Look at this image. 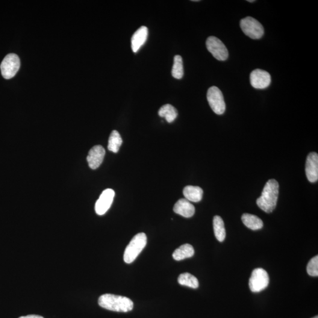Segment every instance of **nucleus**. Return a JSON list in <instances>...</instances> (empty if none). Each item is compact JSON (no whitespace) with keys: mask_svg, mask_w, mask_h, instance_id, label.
Listing matches in <instances>:
<instances>
[{"mask_svg":"<svg viewBox=\"0 0 318 318\" xmlns=\"http://www.w3.org/2000/svg\"><path fill=\"white\" fill-rule=\"evenodd\" d=\"M240 26L244 33L252 39H259L264 35L263 26L251 17H247L241 20Z\"/></svg>","mask_w":318,"mask_h":318,"instance_id":"obj_4","label":"nucleus"},{"mask_svg":"<svg viewBox=\"0 0 318 318\" xmlns=\"http://www.w3.org/2000/svg\"><path fill=\"white\" fill-rule=\"evenodd\" d=\"M173 211L177 214L188 218L193 216L195 212V208L187 199H181L176 203L174 206Z\"/></svg>","mask_w":318,"mask_h":318,"instance_id":"obj_14","label":"nucleus"},{"mask_svg":"<svg viewBox=\"0 0 318 318\" xmlns=\"http://www.w3.org/2000/svg\"><path fill=\"white\" fill-rule=\"evenodd\" d=\"M307 272L311 276H318V256H315L309 261L307 265Z\"/></svg>","mask_w":318,"mask_h":318,"instance_id":"obj_23","label":"nucleus"},{"mask_svg":"<svg viewBox=\"0 0 318 318\" xmlns=\"http://www.w3.org/2000/svg\"><path fill=\"white\" fill-rule=\"evenodd\" d=\"M114 196V191L111 188L103 191L96 203L95 211L97 214L103 215L107 212L113 202Z\"/></svg>","mask_w":318,"mask_h":318,"instance_id":"obj_10","label":"nucleus"},{"mask_svg":"<svg viewBox=\"0 0 318 318\" xmlns=\"http://www.w3.org/2000/svg\"><path fill=\"white\" fill-rule=\"evenodd\" d=\"M159 116L164 117L168 123H172L178 117V113L176 109L171 105H165L159 109Z\"/></svg>","mask_w":318,"mask_h":318,"instance_id":"obj_19","label":"nucleus"},{"mask_svg":"<svg viewBox=\"0 0 318 318\" xmlns=\"http://www.w3.org/2000/svg\"><path fill=\"white\" fill-rule=\"evenodd\" d=\"M247 1L250 2H255V0H252V1H250V0H249V1Z\"/></svg>","mask_w":318,"mask_h":318,"instance_id":"obj_25","label":"nucleus"},{"mask_svg":"<svg viewBox=\"0 0 318 318\" xmlns=\"http://www.w3.org/2000/svg\"><path fill=\"white\" fill-rule=\"evenodd\" d=\"M312 318H318V316H316V317H315Z\"/></svg>","mask_w":318,"mask_h":318,"instance_id":"obj_26","label":"nucleus"},{"mask_svg":"<svg viewBox=\"0 0 318 318\" xmlns=\"http://www.w3.org/2000/svg\"><path fill=\"white\" fill-rule=\"evenodd\" d=\"M207 99L212 110L218 115L225 113L226 105L223 94L219 88L212 86L209 88L207 93Z\"/></svg>","mask_w":318,"mask_h":318,"instance_id":"obj_6","label":"nucleus"},{"mask_svg":"<svg viewBox=\"0 0 318 318\" xmlns=\"http://www.w3.org/2000/svg\"><path fill=\"white\" fill-rule=\"evenodd\" d=\"M279 195V184L275 179H270L265 185L260 197L256 200L258 207L267 213L275 209Z\"/></svg>","mask_w":318,"mask_h":318,"instance_id":"obj_1","label":"nucleus"},{"mask_svg":"<svg viewBox=\"0 0 318 318\" xmlns=\"http://www.w3.org/2000/svg\"><path fill=\"white\" fill-rule=\"evenodd\" d=\"M122 143V138L121 137L119 132L117 131H113L111 132L110 137H109L108 149L112 152L116 153L119 152Z\"/></svg>","mask_w":318,"mask_h":318,"instance_id":"obj_21","label":"nucleus"},{"mask_svg":"<svg viewBox=\"0 0 318 318\" xmlns=\"http://www.w3.org/2000/svg\"><path fill=\"white\" fill-rule=\"evenodd\" d=\"M99 305L107 310L128 312L133 309V302L128 297L116 295L113 294H105L100 296Z\"/></svg>","mask_w":318,"mask_h":318,"instance_id":"obj_2","label":"nucleus"},{"mask_svg":"<svg viewBox=\"0 0 318 318\" xmlns=\"http://www.w3.org/2000/svg\"><path fill=\"white\" fill-rule=\"evenodd\" d=\"M269 277L266 271L262 268H256L253 270L249 279V288L253 292H260L267 287Z\"/></svg>","mask_w":318,"mask_h":318,"instance_id":"obj_5","label":"nucleus"},{"mask_svg":"<svg viewBox=\"0 0 318 318\" xmlns=\"http://www.w3.org/2000/svg\"><path fill=\"white\" fill-rule=\"evenodd\" d=\"M206 47L213 57L219 61L228 59L229 53L225 44L216 37H209L206 40Z\"/></svg>","mask_w":318,"mask_h":318,"instance_id":"obj_8","label":"nucleus"},{"mask_svg":"<svg viewBox=\"0 0 318 318\" xmlns=\"http://www.w3.org/2000/svg\"><path fill=\"white\" fill-rule=\"evenodd\" d=\"M194 254L193 247L190 244H183L176 249L173 253V258L175 260L180 261L186 258L192 257Z\"/></svg>","mask_w":318,"mask_h":318,"instance_id":"obj_17","label":"nucleus"},{"mask_svg":"<svg viewBox=\"0 0 318 318\" xmlns=\"http://www.w3.org/2000/svg\"><path fill=\"white\" fill-rule=\"evenodd\" d=\"M185 199L192 202H199L202 199L203 191L202 188L193 186H187L184 188Z\"/></svg>","mask_w":318,"mask_h":318,"instance_id":"obj_15","label":"nucleus"},{"mask_svg":"<svg viewBox=\"0 0 318 318\" xmlns=\"http://www.w3.org/2000/svg\"><path fill=\"white\" fill-rule=\"evenodd\" d=\"M213 229L215 237L218 241H223L226 238V230L225 223L222 217L219 216H215L213 218Z\"/></svg>","mask_w":318,"mask_h":318,"instance_id":"obj_18","label":"nucleus"},{"mask_svg":"<svg viewBox=\"0 0 318 318\" xmlns=\"http://www.w3.org/2000/svg\"><path fill=\"white\" fill-rule=\"evenodd\" d=\"M172 75L173 78L176 79H181L184 76V64H183V59L181 55H177L174 57Z\"/></svg>","mask_w":318,"mask_h":318,"instance_id":"obj_22","label":"nucleus"},{"mask_svg":"<svg viewBox=\"0 0 318 318\" xmlns=\"http://www.w3.org/2000/svg\"><path fill=\"white\" fill-rule=\"evenodd\" d=\"M250 82L256 89H264L269 86L271 77L269 73L261 69H256L250 73Z\"/></svg>","mask_w":318,"mask_h":318,"instance_id":"obj_9","label":"nucleus"},{"mask_svg":"<svg viewBox=\"0 0 318 318\" xmlns=\"http://www.w3.org/2000/svg\"><path fill=\"white\" fill-rule=\"evenodd\" d=\"M148 36V29L145 26H141L132 35L131 39V46L132 52L137 53L146 43Z\"/></svg>","mask_w":318,"mask_h":318,"instance_id":"obj_13","label":"nucleus"},{"mask_svg":"<svg viewBox=\"0 0 318 318\" xmlns=\"http://www.w3.org/2000/svg\"><path fill=\"white\" fill-rule=\"evenodd\" d=\"M306 175L308 181L311 183L318 181V155L317 153H309L306 161Z\"/></svg>","mask_w":318,"mask_h":318,"instance_id":"obj_11","label":"nucleus"},{"mask_svg":"<svg viewBox=\"0 0 318 318\" xmlns=\"http://www.w3.org/2000/svg\"><path fill=\"white\" fill-rule=\"evenodd\" d=\"M105 150L103 146L97 145L88 152L87 160L91 169H96L102 163L105 156Z\"/></svg>","mask_w":318,"mask_h":318,"instance_id":"obj_12","label":"nucleus"},{"mask_svg":"<svg viewBox=\"0 0 318 318\" xmlns=\"http://www.w3.org/2000/svg\"><path fill=\"white\" fill-rule=\"evenodd\" d=\"M241 220L247 228L253 230V231H257V230L263 228L264 226L262 220L255 215L244 213L241 216Z\"/></svg>","mask_w":318,"mask_h":318,"instance_id":"obj_16","label":"nucleus"},{"mask_svg":"<svg viewBox=\"0 0 318 318\" xmlns=\"http://www.w3.org/2000/svg\"><path fill=\"white\" fill-rule=\"evenodd\" d=\"M19 318H44L41 316H38V315H27V316H26V317H20Z\"/></svg>","mask_w":318,"mask_h":318,"instance_id":"obj_24","label":"nucleus"},{"mask_svg":"<svg viewBox=\"0 0 318 318\" xmlns=\"http://www.w3.org/2000/svg\"><path fill=\"white\" fill-rule=\"evenodd\" d=\"M20 67L19 56L10 53L5 56L1 64V75L5 79H10L16 76Z\"/></svg>","mask_w":318,"mask_h":318,"instance_id":"obj_7","label":"nucleus"},{"mask_svg":"<svg viewBox=\"0 0 318 318\" xmlns=\"http://www.w3.org/2000/svg\"><path fill=\"white\" fill-rule=\"evenodd\" d=\"M147 244V237L144 233H139L135 235L124 253V261L126 264H131L135 261Z\"/></svg>","mask_w":318,"mask_h":318,"instance_id":"obj_3","label":"nucleus"},{"mask_svg":"<svg viewBox=\"0 0 318 318\" xmlns=\"http://www.w3.org/2000/svg\"><path fill=\"white\" fill-rule=\"evenodd\" d=\"M178 282L180 285L193 289L199 287L198 279L189 273H184L180 275Z\"/></svg>","mask_w":318,"mask_h":318,"instance_id":"obj_20","label":"nucleus"}]
</instances>
